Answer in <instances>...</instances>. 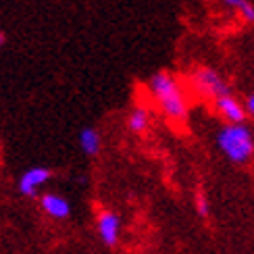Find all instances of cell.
I'll list each match as a JSON object with an SVG mask.
<instances>
[{"instance_id": "11", "label": "cell", "mask_w": 254, "mask_h": 254, "mask_svg": "<svg viewBox=\"0 0 254 254\" xmlns=\"http://www.w3.org/2000/svg\"><path fill=\"white\" fill-rule=\"evenodd\" d=\"M196 208H198V213L202 217L208 215V202H206V198L202 194H198V198H196Z\"/></svg>"}, {"instance_id": "7", "label": "cell", "mask_w": 254, "mask_h": 254, "mask_svg": "<svg viewBox=\"0 0 254 254\" xmlns=\"http://www.w3.org/2000/svg\"><path fill=\"white\" fill-rule=\"evenodd\" d=\"M40 206L42 210L52 217V219H67L71 215V204H69V200H65L63 196L59 194H52V192H46V194H42L40 198Z\"/></svg>"}, {"instance_id": "10", "label": "cell", "mask_w": 254, "mask_h": 254, "mask_svg": "<svg viewBox=\"0 0 254 254\" xmlns=\"http://www.w3.org/2000/svg\"><path fill=\"white\" fill-rule=\"evenodd\" d=\"M221 2H223V6H227L229 10H234L242 21L254 23V4L250 0H221Z\"/></svg>"}, {"instance_id": "8", "label": "cell", "mask_w": 254, "mask_h": 254, "mask_svg": "<svg viewBox=\"0 0 254 254\" xmlns=\"http://www.w3.org/2000/svg\"><path fill=\"white\" fill-rule=\"evenodd\" d=\"M79 148L83 150V154L88 156H96L102 148V140H100V133L96 127H83L79 131Z\"/></svg>"}, {"instance_id": "5", "label": "cell", "mask_w": 254, "mask_h": 254, "mask_svg": "<svg viewBox=\"0 0 254 254\" xmlns=\"http://www.w3.org/2000/svg\"><path fill=\"white\" fill-rule=\"evenodd\" d=\"M98 236L104 242V246H117L119 234H121V219L113 210H102L96 219Z\"/></svg>"}, {"instance_id": "13", "label": "cell", "mask_w": 254, "mask_h": 254, "mask_svg": "<svg viewBox=\"0 0 254 254\" xmlns=\"http://www.w3.org/2000/svg\"><path fill=\"white\" fill-rule=\"evenodd\" d=\"M2 44H4V34L0 31V46H2Z\"/></svg>"}, {"instance_id": "12", "label": "cell", "mask_w": 254, "mask_h": 254, "mask_svg": "<svg viewBox=\"0 0 254 254\" xmlns=\"http://www.w3.org/2000/svg\"><path fill=\"white\" fill-rule=\"evenodd\" d=\"M244 107H246V113L250 115V117H254V92L248 94L246 100H244Z\"/></svg>"}, {"instance_id": "3", "label": "cell", "mask_w": 254, "mask_h": 254, "mask_svg": "<svg viewBox=\"0 0 254 254\" xmlns=\"http://www.w3.org/2000/svg\"><path fill=\"white\" fill-rule=\"evenodd\" d=\"M190 86H192L200 96L213 98V100L225 96V94H231L227 81L221 77V73L215 71L213 67H198V69H194L192 75H190Z\"/></svg>"}, {"instance_id": "2", "label": "cell", "mask_w": 254, "mask_h": 254, "mask_svg": "<svg viewBox=\"0 0 254 254\" xmlns=\"http://www.w3.org/2000/svg\"><path fill=\"white\" fill-rule=\"evenodd\" d=\"M219 150L236 165H246L254 156V135L246 123L229 125L225 123L217 133Z\"/></svg>"}, {"instance_id": "1", "label": "cell", "mask_w": 254, "mask_h": 254, "mask_svg": "<svg viewBox=\"0 0 254 254\" xmlns=\"http://www.w3.org/2000/svg\"><path fill=\"white\" fill-rule=\"evenodd\" d=\"M148 92L152 94L156 107L169 121L184 123L190 113V102L186 96V90L173 73L158 71L148 79Z\"/></svg>"}, {"instance_id": "9", "label": "cell", "mask_w": 254, "mask_h": 254, "mask_svg": "<svg viewBox=\"0 0 254 254\" xmlns=\"http://www.w3.org/2000/svg\"><path fill=\"white\" fill-rule=\"evenodd\" d=\"M148 127H150V113L146 107H133L129 117H127V129L131 133H144Z\"/></svg>"}, {"instance_id": "4", "label": "cell", "mask_w": 254, "mask_h": 254, "mask_svg": "<svg viewBox=\"0 0 254 254\" xmlns=\"http://www.w3.org/2000/svg\"><path fill=\"white\" fill-rule=\"evenodd\" d=\"M215 104V111L221 119L229 125H238V123H244L248 113H246V107L244 102L238 100L234 94H225V96H221L217 100H213Z\"/></svg>"}, {"instance_id": "6", "label": "cell", "mask_w": 254, "mask_h": 254, "mask_svg": "<svg viewBox=\"0 0 254 254\" xmlns=\"http://www.w3.org/2000/svg\"><path fill=\"white\" fill-rule=\"evenodd\" d=\"M50 177H52L50 169H46V167H31L19 177V192L23 196H27V198H34L38 194V190L44 186Z\"/></svg>"}]
</instances>
